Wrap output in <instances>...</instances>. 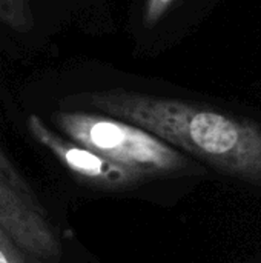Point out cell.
<instances>
[{
	"mask_svg": "<svg viewBox=\"0 0 261 263\" xmlns=\"http://www.w3.org/2000/svg\"><path fill=\"white\" fill-rule=\"evenodd\" d=\"M63 108L91 109L135 125L231 180L261 190V125L217 108L129 89L69 96Z\"/></svg>",
	"mask_w": 261,
	"mask_h": 263,
	"instance_id": "1",
	"label": "cell"
},
{
	"mask_svg": "<svg viewBox=\"0 0 261 263\" xmlns=\"http://www.w3.org/2000/svg\"><path fill=\"white\" fill-rule=\"evenodd\" d=\"M54 122L68 139L143 174L149 182L208 174V168L192 157L128 122L105 114L68 109L54 112Z\"/></svg>",
	"mask_w": 261,
	"mask_h": 263,
	"instance_id": "2",
	"label": "cell"
},
{
	"mask_svg": "<svg viewBox=\"0 0 261 263\" xmlns=\"http://www.w3.org/2000/svg\"><path fill=\"white\" fill-rule=\"evenodd\" d=\"M26 125L38 145L48 149L62 166L89 186L103 191H128L149 182L143 174L117 165L89 148L60 136L35 114L28 117Z\"/></svg>",
	"mask_w": 261,
	"mask_h": 263,
	"instance_id": "3",
	"label": "cell"
},
{
	"mask_svg": "<svg viewBox=\"0 0 261 263\" xmlns=\"http://www.w3.org/2000/svg\"><path fill=\"white\" fill-rule=\"evenodd\" d=\"M0 227L25 253L29 262L55 263L62 243L38 199L14 188L0 174Z\"/></svg>",
	"mask_w": 261,
	"mask_h": 263,
	"instance_id": "4",
	"label": "cell"
},
{
	"mask_svg": "<svg viewBox=\"0 0 261 263\" xmlns=\"http://www.w3.org/2000/svg\"><path fill=\"white\" fill-rule=\"evenodd\" d=\"M0 23L17 32H28L34 26L29 0H0Z\"/></svg>",
	"mask_w": 261,
	"mask_h": 263,
	"instance_id": "5",
	"label": "cell"
},
{
	"mask_svg": "<svg viewBox=\"0 0 261 263\" xmlns=\"http://www.w3.org/2000/svg\"><path fill=\"white\" fill-rule=\"evenodd\" d=\"M0 174H2L14 188H17L20 193H23V194L28 196V197L37 199V196L34 194V191H32L31 185L28 183V180L18 173V170L15 168V165L6 157V154H5V151L2 149V146H0Z\"/></svg>",
	"mask_w": 261,
	"mask_h": 263,
	"instance_id": "6",
	"label": "cell"
},
{
	"mask_svg": "<svg viewBox=\"0 0 261 263\" xmlns=\"http://www.w3.org/2000/svg\"><path fill=\"white\" fill-rule=\"evenodd\" d=\"M0 263H31L17 243L0 227Z\"/></svg>",
	"mask_w": 261,
	"mask_h": 263,
	"instance_id": "7",
	"label": "cell"
},
{
	"mask_svg": "<svg viewBox=\"0 0 261 263\" xmlns=\"http://www.w3.org/2000/svg\"><path fill=\"white\" fill-rule=\"evenodd\" d=\"M175 0H146L145 12H143V22L145 26L152 28L171 8V5Z\"/></svg>",
	"mask_w": 261,
	"mask_h": 263,
	"instance_id": "8",
	"label": "cell"
}]
</instances>
